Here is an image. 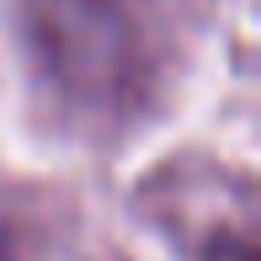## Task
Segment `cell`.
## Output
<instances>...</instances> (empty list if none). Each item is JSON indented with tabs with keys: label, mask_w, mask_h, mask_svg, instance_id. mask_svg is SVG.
<instances>
[{
	"label": "cell",
	"mask_w": 261,
	"mask_h": 261,
	"mask_svg": "<svg viewBox=\"0 0 261 261\" xmlns=\"http://www.w3.org/2000/svg\"><path fill=\"white\" fill-rule=\"evenodd\" d=\"M32 38L54 86L86 107H128L149 80V43L139 0H27Z\"/></svg>",
	"instance_id": "cell-1"
},
{
	"label": "cell",
	"mask_w": 261,
	"mask_h": 261,
	"mask_svg": "<svg viewBox=\"0 0 261 261\" xmlns=\"http://www.w3.org/2000/svg\"><path fill=\"white\" fill-rule=\"evenodd\" d=\"M203 261H261V256H256V240H251V234L234 229V234H219V240L203 251Z\"/></svg>",
	"instance_id": "cell-2"
}]
</instances>
